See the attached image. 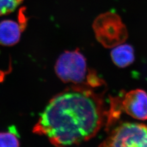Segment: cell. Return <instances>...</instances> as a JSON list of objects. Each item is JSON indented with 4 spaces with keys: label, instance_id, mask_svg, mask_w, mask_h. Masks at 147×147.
<instances>
[{
    "label": "cell",
    "instance_id": "cell-4",
    "mask_svg": "<svg viewBox=\"0 0 147 147\" xmlns=\"http://www.w3.org/2000/svg\"><path fill=\"white\" fill-rule=\"evenodd\" d=\"M93 27L97 38L105 42H118L125 38L127 31L120 16L113 11H107L98 16Z\"/></svg>",
    "mask_w": 147,
    "mask_h": 147
},
{
    "label": "cell",
    "instance_id": "cell-7",
    "mask_svg": "<svg viewBox=\"0 0 147 147\" xmlns=\"http://www.w3.org/2000/svg\"><path fill=\"white\" fill-rule=\"evenodd\" d=\"M111 57L117 66L119 68H125L131 64L135 60L134 50L130 45H121L111 51Z\"/></svg>",
    "mask_w": 147,
    "mask_h": 147
},
{
    "label": "cell",
    "instance_id": "cell-5",
    "mask_svg": "<svg viewBox=\"0 0 147 147\" xmlns=\"http://www.w3.org/2000/svg\"><path fill=\"white\" fill-rule=\"evenodd\" d=\"M122 109L132 117L144 121L147 119V93L140 89L132 90L124 96Z\"/></svg>",
    "mask_w": 147,
    "mask_h": 147
},
{
    "label": "cell",
    "instance_id": "cell-6",
    "mask_svg": "<svg viewBox=\"0 0 147 147\" xmlns=\"http://www.w3.org/2000/svg\"><path fill=\"white\" fill-rule=\"evenodd\" d=\"M25 28L16 21L5 20L0 22V45L9 47L19 42Z\"/></svg>",
    "mask_w": 147,
    "mask_h": 147
},
{
    "label": "cell",
    "instance_id": "cell-8",
    "mask_svg": "<svg viewBox=\"0 0 147 147\" xmlns=\"http://www.w3.org/2000/svg\"><path fill=\"white\" fill-rule=\"evenodd\" d=\"M19 135L15 126L9 127L8 132H0V147H19Z\"/></svg>",
    "mask_w": 147,
    "mask_h": 147
},
{
    "label": "cell",
    "instance_id": "cell-2",
    "mask_svg": "<svg viewBox=\"0 0 147 147\" xmlns=\"http://www.w3.org/2000/svg\"><path fill=\"white\" fill-rule=\"evenodd\" d=\"M100 146L147 147V125L124 123L117 127Z\"/></svg>",
    "mask_w": 147,
    "mask_h": 147
},
{
    "label": "cell",
    "instance_id": "cell-3",
    "mask_svg": "<svg viewBox=\"0 0 147 147\" xmlns=\"http://www.w3.org/2000/svg\"><path fill=\"white\" fill-rule=\"evenodd\" d=\"M55 71L57 76L64 82L82 83L87 73L86 58L78 50L65 51L58 58Z\"/></svg>",
    "mask_w": 147,
    "mask_h": 147
},
{
    "label": "cell",
    "instance_id": "cell-1",
    "mask_svg": "<svg viewBox=\"0 0 147 147\" xmlns=\"http://www.w3.org/2000/svg\"><path fill=\"white\" fill-rule=\"evenodd\" d=\"M105 117L102 100L93 90L71 88L50 100L33 132L56 146L79 144L99 131Z\"/></svg>",
    "mask_w": 147,
    "mask_h": 147
},
{
    "label": "cell",
    "instance_id": "cell-9",
    "mask_svg": "<svg viewBox=\"0 0 147 147\" xmlns=\"http://www.w3.org/2000/svg\"><path fill=\"white\" fill-rule=\"evenodd\" d=\"M22 0H0V16L7 15L15 11Z\"/></svg>",
    "mask_w": 147,
    "mask_h": 147
}]
</instances>
